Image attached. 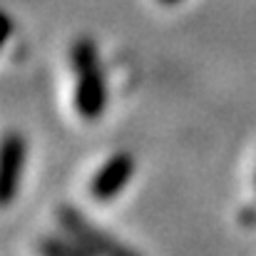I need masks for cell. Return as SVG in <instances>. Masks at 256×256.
Wrapping results in <instances>:
<instances>
[{
	"instance_id": "6da1fadb",
	"label": "cell",
	"mask_w": 256,
	"mask_h": 256,
	"mask_svg": "<svg viewBox=\"0 0 256 256\" xmlns=\"http://www.w3.org/2000/svg\"><path fill=\"white\" fill-rule=\"evenodd\" d=\"M58 222L65 229L68 239L78 242L87 254H134L132 249H127L120 242H114L110 234L94 229L85 216L78 209H72V206H62L58 212Z\"/></svg>"
},
{
	"instance_id": "7a4b0ae2",
	"label": "cell",
	"mask_w": 256,
	"mask_h": 256,
	"mask_svg": "<svg viewBox=\"0 0 256 256\" xmlns=\"http://www.w3.org/2000/svg\"><path fill=\"white\" fill-rule=\"evenodd\" d=\"M107 107V82L100 62L75 72V110L85 120H100Z\"/></svg>"
},
{
	"instance_id": "3957f363",
	"label": "cell",
	"mask_w": 256,
	"mask_h": 256,
	"mask_svg": "<svg viewBox=\"0 0 256 256\" xmlns=\"http://www.w3.org/2000/svg\"><path fill=\"white\" fill-rule=\"evenodd\" d=\"M134 174V160L130 152L112 154L90 182V196L94 202H112L132 179Z\"/></svg>"
},
{
	"instance_id": "277c9868",
	"label": "cell",
	"mask_w": 256,
	"mask_h": 256,
	"mask_svg": "<svg viewBox=\"0 0 256 256\" xmlns=\"http://www.w3.org/2000/svg\"><path fill=\"white\" fill-rule=\"evenodd\" d=\"M2 164H0V202L8 206L20 186V176L25 167V140L15 132H10L2 140Z\"/></svg>"
},
{
	"instance_id": "5b68a950",
	"label": "cell",
	"mask_w": 256,
	"mask_h": 256,
	"mask_svg": "<svg viewBox=\"0 0 256 256\" xmlns=\"http://www.w3.org/2000/svg\"><path fill=\"white\" fill-rule=\"evenodd\" d=\"M40 249L45 252V254L50 256H75V254H87L85 249L78 244V242H65V239H60V236H52V239H45L42 244H40Z\"/></svg>"
},
{
	"instance_id": "8992f818",
	"label": "cell",
	"mask_w": 256,
	"mask_h": 256,
	"mask_svg": "<svg viewBox=\"0 0 256 256\" xmlns=\"http://www.w3.org/2000/svg\"><path fill=\"white\" fill-rule=\"evenodd\" d=\"M162 5H176V2H182V0H160Z\"/></svg>"
}]
</instances>
